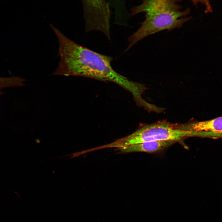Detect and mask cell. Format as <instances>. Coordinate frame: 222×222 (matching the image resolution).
Listing matches in <instances>:
<instances>
[{
	"mask_svg": "<svg viewBox=\"0 0 222 222\" xmlns=\"http://www.w3.org/2000/svg\"><path fill=\"white\" fill-rule=\"evenodd\" d=\"M60 57L54 75L78 76L110 81L123 88L128 85L126 77L115 71L111 63L112 58L96 52L72 40L61 32L57 33Z\"/></svg>",
	"mask_w": 222,
	"mask_h": 222,
	"instance_id": "obj_1",
	"label": "cell"
},
{
	"mask_svg": "<svg viewBox=\"0 0 222 222\" xmlns=\"http://www.w3.org/2000/svg\"><path fill=\"white\" fill-rule=\"evenodd\" d=\"M177 0H144L133 7L131 14L145 13V19L140 27L128 39L129 45L125 51L144 38L164 30L171 31L182 27L190 20L189 8L182 10L183 7Z\"/></svg>",
	"mask_w": 222,
	"mask_h": 222,
	"instance_id": "obj_2",
	"label": "cell"
},
{
	"mask_svg": "<svg viewBox=\"0 0 222 222\" xmlns=\"http://www.w3.org/2000/svg\"><path fill=\"white\" fill-rule=\"evenodd\" d=\"M197 137L195 132L181 129L178 124L165 121L146 125L132 134L116 140L118 148L146 142L159 141L177 142L187 137Z\"/></svg>",
	"mask_w": 222,
	"mask_h": 222,
	"instance_id": "obj_3",
	"label": "cell"
},
{
	"mask_svg": "<svg viewBox=\"0 0 222 222\" xmlns=\"http://www.w3.org/2000/svg\"><path fill=\"white\" fill-rule=\"evenodd\" d=\"M86 31L98 30L110 40L109 3L104 0H83Z\"/></svg>",
	"mask_w": 222,
	"mask_h": 222,
	"instance_id": "obj_4",
	"label": "cell"
},
{
	"mask_svg": "<svg viewBox=\"0 0 222 222\" xmlns=\"http://www.w3.org/2000/svg\"><path fill=\"white\" fill-rule=\"evenodd\" d=\"M183 130L197 132L199 137L222 138V116L212 119L180 124Z\"/></svg>",
	"mask_w": 222,
	"mask_h": 222,
	"instance_id": "obj_5",
	"label": "cell"
},
{
	"mask_svg": "<svg viewBox=\"0 0 222 222\" xmlns=\"http://www.w3.org/2000/svg\"><path fill=\"white\" fill-rule=\"evenodd\" d=\"M176 142L174 141H159L144 142L130 145L119 148L123 153L134 152L153 153L160 151Z\"/></svg>",
	"mask_w": 222,
	"mask_h": 222,
	"instance_id": "obj_6",
	"label": "cell"
}]
</instances>
